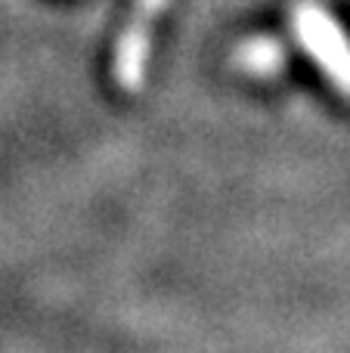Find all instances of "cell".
Here are the masks:
<instances>
[{
	"label": "cell",
	"instance_id": "cell-1",
	"mask_svg": "<svg viewBox=\"0 0 350 353\" xmlns=\"http://www.w3.org/2000/svg\"><path fill=\"white\" fill-rule=\"evenodd\" d=\"M295 34L301 47L313 56V62L322 68L329 81L350 97V37L316 0H298L295 3Z\"/></svg>",
	"mask_w": 350,
	"mask_h": 353
},
{
	"label": "cell",
	"instance_id": "cell-3",
	"mask_svg": "<svg viewBox=\"0 0 350 353\" xmlns=\"http://www.w3.org/2000/svg\"><path fill=\"white\" fill-rule=\"evenodd\" d=\"M239 65L245 68L248 74H258V78H273V74L282 72L285 65V53L267 37H258V41L245 43L239 50Z\"/></svg>",
	"mask_w": 350,
	"mask_h": 353
},
{
	"label": "cell",
	"instance_id": "cell-2",
	"mask_svg": "<svg viewBox=\"0 0 350 353\" xmlns=\"http://www.w3.org/2000/svg\"><path fill=\"white\" fill-rule=\"evenodd\" d=\"M171 0H134L130 3L127 25L121 28L112 56V78L121 93H140L146 84L149 53H152L155 25L167 12Z\"/></svg>",
	"mask_w": 350,
	"mask_h": 353
}]
</instances>
